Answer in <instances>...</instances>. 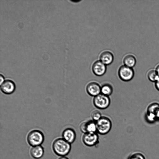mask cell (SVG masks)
Wrapping results in <instances>:
<instances>
[{"label": "cell", "mask_w": 159, "mask_h": 159, "mask_svg": "<svg viewBox=\"0 0 159 159\" xmlns=\"http://www.w3.org/2000/svg\"><path fill=\"white\" fill-rule=\"evenodd\" d=\"M52 149L56 154L61 156L68 155L71 149V144L63 138L56 139L53 143Z\"/></svg>", "instance_id": "6da1fadb"}, {"label": "cell", "mask_w": 159, "mask_h": 159, "mask_svg": "<svg viewBox=\"0 0 159 159\" xmlns=\"http://www.w3.org/2000/svg\"><path fill=\"white\" fill-rule=\"evenodd\" d=\"M97 132L101 135L106 134L111 129L112 124L110 119L108 117L102 116L96 122Z\"/></svg>", "instance_id": "7a4b0ae2"}, {"label": "cell", "mask_w": 159, "mask_h": 159, "mask_svg": "<svg viewBox=\"0 0 159 159\" xmlns=\"http://www.w3.org/2000/svg\"><path fill=\"white\" fill-rule=\"evenodd\" d=\"M44 140V136L43 133L37 130L30 131L27 137V141L28 143L34 147L40 145Z\"/></svg>", "instance_id": "3957f363"}, {"label": "cell", "mask_w": 159, "mask_h": 159, "mask_svg": "<svg viewBox=\"0 0 159 159\" xmlns=\"http://www.w3.org/2000/svg\"><path fill=\"white\" fill-rule=\"evenodd\" d=\"M93 103L97 108L104 110L109 107L111 103V100L109 96L101 93L93 98Z\"/></svg>", "instance_id": "277c9868"}, {"label": "cell", "mask_w": 159, "mask_h": 159, "mask_svg": "<svg viewBox=\"0 0 159 159\" xmlns=\"http://www.w3.org/2000/svg\"><path fill=\"white\" fill-rule=\"evenodd\" d=\"M118 74L119 78L121 80L128 82L133 79L134 75V72L132 68L124 65L119 68Z\"/></svg>", "instance_id": "5b68a950"}, {"label": "cell", "mask_w": 159, "mask_h": 159, "mask_svg": "<svg viewBox=\"0 0 159 159\" xmlns=\"http://www.w3.org/2000/svg\"><path fill=\"white\" fill-rule=\"evenodd\" d=\"M99 139L98 134L97 132L87 133L84 134L82 141L85 145L92 147L99 143Z\"/></svg>", "instance_id": "8992f818"}, {"label": "cell", "mask_w": 159, "mask_h": 159, "mask_svg": "<svg viewBox=\"0 0 159 159\" xmlns=\"http://www.w3.org/2000/svg\"><path fill=\"white\" fill-rule=\"evenodd\" d=\"M80 129L84 134L97 132L96 122L93 120L83 122L80 124Z\"/></svg>", "instance_id": "52a82bcc"}, {"label": "cell", "mask_w": 159, "mask_h": 159, "mask_svg": "<svg viewBox=\"0 0 159 159\" xmlns=\"http://www.w3.org/2000/svg\"><path fill=\"white\" fill-rule=\"evenodd\" d=\"M101 86L98 83L91 82L87 85L86 90L89 95L94 97L101 93Z\"/></svg>", "instance_id": "ba28073f"}, {"label": "cell", "mask_w": 159, "mask_h": 159, "mask_svg": "<svg viewBox=\"0 0 159 159\" xmlns=\"http://www.w3.org/2000/svg\"><path fill=\"white\" fill-rule=\"evenodd\" d=\"M92 69L93 72L95 75L101 76L104 75L106 72V66L100 60H98L93 64Z\"/></svg>", "instance_id": "9c48e42d"}, {"label": "cell", "mask_w": 159, "mask_h": 159, "mask_svg": "<svg viewBox=\"0 0 159 159\" xmlns=\"http://www.w3.org/2000/svg\"><path fill=\"white\" fill-rule=\"evenodd\" d=\"M0 89L4 93L9 94L14 92L16 89V85L12 81L7 80L0 85Z\"/></svg>", "instance_id": "30bf717a"}, {"label": "cell", "mask_w": 159, "mask_h": 159, "mask_svg": "<svg viewBox=\"0 0 159 159\" xmlns=\"http://www.w3.org/2000/svg\"><path fill=\"white\" fill-rule=\"evenodd\" d=\"M62 138L66 141L71 144L75 141L76 134L72 129L68 128L65 129L62 134Z\"/></svg>", "instance_id": "8fae6325"}, {"label": "cell", "mask_w": 159, "mask_h": 159, "mask_svg": "<svg viewBox=\"0 0 159 159\" xmlns=\"http://www.w3.org/2000/svg\"><path fill=\"white\" fill-rule=\"evenodd\" d=\"M113 59L112 53L107 51L102 52L100 56V61L106 66L111 64L113 60Z\"/></svg>", "instance_id": "7c38bea8"}, {"label": "cell", "mask_w": 159, "mask_h": 159, "mask_svg": "<svg viewBox=\"0 0 159 159\" xmlns=\"http://www.w3.org/2000/svg\"><path fill=\"white\" fill-rule=\"evenodd\" d=\"M44 152L43 148L41 145L33 147L30 150V153L32 157L37 159L42 157Z\"/></svg>", "instance_id": "4fadbf2b"}, {"label": "cell", "mask_w": 159, "mask_h": 159, "mask_svg": "<svg viewBox=\"0 0 159 159\" xmlns=\"http://www.w3.org/2000/svg\"><path fill=\"white\" fill-rule=\"evenodd\" d=\"M123 62L124 65L132 68L135 65L136 60L134 57L133 55L128 54L124 57Z\"/></svg>", "instance_id": "5bb4252c"}, {"label": "cell", "mask_w": 159, "mask_h": 159, "mask_svg": "<svg viewBox=\"0 0 159 159\" xmlns=\"http://www.w3.org/2000/svg\"><path fill=\"white\" fill-rule=\"evenodd\" d=\"M113 92V88L112 85L108 83H105L101 86V93L105 95L109 96Z\"/></svg>", "instance_id": "9a60e30c"}, {"label": "cell", "mask_w": 159, "mask_h": 159, "mask_svg": "<svg viewBox=\"0 0 159 159\" xmlns=\"http://www.w3.org/2000/svg\"><path fill=\"white\" fill-rule=\"evenodd\" d=\"M159 110V104L157 103H153L148 106L147 109V113L153 114L156 118V116Z\"/></svg>", "instance_id": "2e32d148"}, {"label": "cell", "mask_w": 159, "mask_h": 159, "mask_svg": "<svg viewBox=\"0 0 159 159\" xmlns=\"http://www.w3.org/2000/svg\"><path fill=\"white\" fill-rule=\"evenodd\" d=\"M147 77L150 81L154 83L159 78L155 70H151L149 71L147 74Z\"/></svg>", "instance_id": "e0dca14e"}, {"label": "cell", "mask_w": 159, "mask_h": 159, "mask_svg": "<svg viewBox=\"0 0 159 159\" xmlns=\"http://www.w3.org/2000/svg\"><path fill=\"white\" fill-rule=\"evenodd\" d=\"M91 116L92 120L96 122L99 120L102 116L101 112L98 110L93 111L91 112Z\"/></svg>", "instance_id": "ac0fdd59"}, {"label": "cell", "mask_w": 159, "mask_h": 159, "mask_svg": "<svg viewBox=\"0 0 159 159\" xmlns=\"http://www.w3.org/2000/svg\"><path fill=\"white\" fill-rule=\"evenodd\" d=\"M128 159H146L143 154L139 152H135L132 153Z\"/></svg>", "instance_id": "d6986e66"}, {"label": "cell", "mask_w": 159, "mask_h": 159, "mask_svg": "<svg viewBox=\"0 0 159 159\" xmlns=\"http://www.w3.org/2000/svg\"><path fill=\"white\" fill-rule=\"evenodd\" d=\"M155 86L156 89L159 91V78L155 82Z\"/></svg>", "instance_id": "ffe728a7"}, {"label": "cell", "mask_w": 159, "mask_h": 159, "mask_svg": "<svg viewBox=\"0 0 159 159\" xmlns=\"http://www.w3.org/2000/svg\"><path fill=\"white\" fill-rule=\"evenodd\" d=\"M0 85H1L5 81L4 77L2 74L0 75Z\"/></svg>", "instance_id": "44dd1931"}, {"label": "cell", "mask_w": 159, "mask_h": 159, "mask_svg": "<svg viewBox=\"0 0 159 159\" xmlns=\"http://www.w3.org/2000/svg\"><path fill=\"white\" fill-rule=\"evenodd\" d=\"M155 70L159 76V65H158L156 67Z\"/></svg>", "instance_id": "7402d4cb"}, {"label": "cell", "mask_w": 159, "mask_h": 159, "mask_svg": "<svg viewBox=\"0 0 159 159\" xmlns=\"http://www.w3.org/2000/svg\"><path fill=\"white\" fill-rule=\"evenodd\" d=\"M58 159H69L67 157L64 156H61Z\"/></svg>", "instance_id": "603a6c76"}]
</instances>
